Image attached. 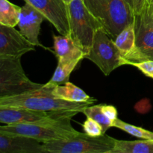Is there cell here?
<instances>
[{"mask_svg": "<svg viewBox=\"0 0 153 153\" xmlns=\"http://www.w3.org/2000/svg\"><path fill=\"white\" fill-rule=\"evenodd\" d=\"M77 113L56 114L41 120L0 126V133L30 137L41 143L64 141L79 135L71 125L72 117Z\"/></svg>", "mask_w": 153, "mask_h": 153, "instance_id": "6da1fadb", "label": "cell"}, {"mask_svg": "<svg viewBox=\"0 0 153 153\" xmlns=\"http://www.w3.org/2000/svg\"><path fill=\"white\" fill-rule=\"evenodd\" d=\"M55 85L46 83L37 89L25 91L19 94L0 96V106L19 108L37 111L79 112L95 102H72L58 98L52 94Z\"/></svg>", "mask_w": 153, "mask_h": 153, "instance_id": "7a4b0ae2", "label": "cell"}, {"mask_svg": "<svg viewBox=\"0 0 153 153\" xmlns=\"http://www.w3.org/2000/svg\"><path fill=\"white\" fill-rule=\"evenodd\" d=\"M85 5L113 40L134 23V11L124 0H84Z\"/></svg>", "mask_w": 153, "mask_h": 153, "instance_id": "3957f363", "label": "cell"}, {"mask_svg": "<svg viewBox=\"0 0 153 153\" xmlns=\"http://www.w3.org/2000/svg\"><path fill=\"white\" fill-rule=\"evenodd\" d=\"M70 37L85 52H89L94 35L102 25L85 5L84 0H71L68 3Z\"/></svg>", "mask_w": 153, "mask_h": 153, "instance_id": "277c9868", "label": "cell"}, {"mask_svg": "<svg viewBox=\"0 0 153 153\" xmlns=\"http://www.w3.org/2000/svg\"><path fill=\"white\" fill-rule=\"evenodd\" d=\"M85 58L94 62L105 76H109L117 68L127 64V60L102 27L96 31L92 46Z\"/></svg>", "mask_w": 153, "mask_h": 153, "instance_id": "5b68a950", "label": "cell"}, {"mask_svg": "<svg viewBox=\"0 0 153 153\" xmlns=\"http://www.w3.org/2000/svg\"><path fill=\"white\" fill-rule=\"evenodd\" d=\"M116 139L108 134L91 137L86 133L64 140L43 143L46 153H111Z\"/></svg>", "mask_w": 153, "mask_h": 153, "instance_id": "8992f818", "label": "cell"}, {"mask_svg": "<svg viewBox=\"0 0 153 153\" xmlns=\"http://www.w3.org/2000/svg\"><path fill=\"white\" fill-rule=\"evenodd\" d=\"M41 86L26 76L21 57H0V96L19 94Z\"/></svg>", "mask_w": 153, "mask_h": 153, "instance_id": "52a82bcc", "label": "cell"}, {"mask_svg": "<svg viewBox=\"0 0 153 153\" xmlns=\"http://www.w3.org/2000/svg\"><path fill=\"white\" fill-rule=\"evenodd\" d=\"M135 43L133 50L125 57L127 61L140 62L153 59V19L145 5L139 13H134Z\"/></svg>", "mask_w": 153, "mask_h": 153, "instance_id": "ba28073f", "label": "cell"}, {"mask_svg": "<svg viewBox=\"0 0 153 153\" xmlns=\"http://www.w3.org/2000/svg\"><path fill=\"white\" fill-rule=\"evenodd\" d=\"M38 10L58 33L70 36L68 4L64 0H23Z\"/></svg>", "mask_w": 153, "mask_h": 153, "instance_id": "9c48e42d", "label": "cell"}, {"mask_svg": "<svg viewBox=\"0 0 153 153\" xmlns=\"http://www.w3.org/2000/svg\"><path fill=\"white\" fill-rule=\"evenodd\" d=\"M35 50L20 31L14 27L0 24V57H22Z\"/></svg>", "mask_w": 153, "mask_h": 153, "instance_id": "30bf717a", "label": "cell"}, {"mask_svg": "<svg viewBox=\"0 0 153 153\" xmlns=\"http://www.w3.org/2000/svg\"><path fill=\"white\" fill-rule=\"evenodd\" d=\"M45 19V16L31 4L25 3L22 7H21L17 25L21 34L33 46L47 49V48L43 46L40 43L38 37L41 28V24Z\"/></svg>", "mask_w": 153, "mask_h": 153, "instance_id": "8fae6325", "label": "cell"}, {"mask_svg": "<svg viewBox=\"0 0 153 153\" xmlns=\"http://www.w3.org/2000/svg\"><path fill=\"white\" fill-rule=\"evenodd\" d=\"M0 153H46L43 143L30 137L0 133Z\"/></svg>", "mask_w": 153, "mask_h": 153, "instance_id": "7c38bea8", "label": "cell"}, {"mask_svg": "<svg viewBox=\"0 0 153 153\" xmlns=\"http://www.w3.org/2000/svg\"><path fill=\"white\" fill-rule=\"evenodd\" d=\"M70 113H55V112L37 111L19 108L0 106V123L4 125L19 123L32 122L46 119L56 114Z\"/></svg>", "mask_w": 153, "mask_h": 153, "instance_id": "4fadbf2b", "label": "cell"}, {"mask_svg": "<svg viewBox=\"0 0 153 153\" xmlns=\"http://www.w3.org/2000/svg\"><path fill=\"white\" fill-rule=\"evenodd\" d=\"M53 52L58 58V63L66 64L85 58V52L75 43L70 36L53 34Z\"/></svg>", "mask_w": 153, "mask_h": 153, "instance_id": "5bb4252c", "label": "cell"}, {"mask_svg": "<svg viewBox=\"0 0 153 153\" xmlns=\"http://www.w3.org/2000/svg\"><path fill=\"white\" fill-rule=\"evenodd\" d=\"M52 94L58 98L72 102H96L97 100L88 96L85 91L74 84L67 82L64 85H55Z\"/></svg>", "mask_w": 153, "mask_h": 153, "instance_id": "9a60e30c", "label": "cell"}, {"mask_svg": "<svg viewBox=\"0 0 153 153\" xmlns=\"http://www.w3.org/2000/svg\"><path fill=\"white\" fill-rule=\"evenodd\" d=\"M111 153H153V139L142 140H116Z\"/></svg>", "mask_w": 153, "mask_h": 153, "instance_id": "2e32d148", "label": "cell"}, {"mask_svg": "<svg viewBox=\"0 0 153 153\" xmlns=\"http://www.w3.org/2000/svg\"><path fill=\"white\" fill-rule=\"evenodd\" d=\"M115 45L123 56L125 58L133 50L135 43L134 24L126 27L114 40Z\"/></svg>", "mask_w": 153, "mask_h": 153, "instance_id": "e0dca14e", "label": "cell"}, {"mask_svg": "<svg viewBox=\"0 0 153 153\" xmlns=\"http://www.w3.org/2000/svg\"><path fill=\"white\" fill-rule=\"evenodd\" d=\"M21 7L8 0H0V24L10 27L18 25Z\"/></svg>", "mask_w": 153, "mask_h": 153, "instance_id": "ac0fdd59", "label": "cell"}, {"mask_svg": "<svg viewBox=\"0 0 153 153\" xmlns=\"http://www.w3.org/2000/svg\"><path fill=\"white\" fill-rule=\"evenodd\" d=\"M80 61L81 60H76V61L66 63V64L58 63L56 70H55L52 79L49 80V83L58 85L65 84L66 82H69L70 74L74 70V69L76 68Z\"/></svg>", "mask_w": 153, "mask_h": 153, "instance_id": "d6986e66", "label": "cell"}, {"mask_svg": "<svg viewBox=\"0 0 153 153\" xmlns=\"http://www.w3.org/2000/svg\"><path fill=\"white\" fill-rule=\"evenodd\" d=\"M82 113L87 117H91L97 121V123L101 125L102 127V131L104 134L111 128L113 127L114 122L111 120L103 112L102 109V105H89L85 108L83 110Z\"/></svg>", "mask_w": 153, "mask_h": 153, "instance_id": "ffe728a7", "label": "cell"}, {"mask_svg": "<svg viewBox=\"0 0 153 153\" xmlns=\"http://www.w3.org/2000/svg\"><path fill=\"white\" fill-rule=\"evenodd\" d=\"M113 127L123 130L125 132L142 139H153V131H149L141 127L131 125L129 123L121 120L119 118L114 122Z\"/></svg>", "mask_w": 153, "mask_h": 153, "instance_id": "44dd1931", "label": "cell"}, {"mask_svg": "<svg viewBox=\"0 0 153 153\" xmlns=\"http://www.w3.org/2000/svg\"><path fill=\"white\" fill-rule=\"evenodd\" d=\"M82 128L85 133L91 137H100L104 134L101 125L91 117H87L82 124Z\"/></svg>", "mask_w": 153, "mask_h": 153, "instance_id": "7402d4cb", "label": "cell"}, {"mask_svg": "<svg viewBox=\"0 0 153 153\" xmlns=\"http://www.w3.org/2000/svg\"><path fill=\"white\" fill-rule=\"evenodd\" d=\"M126 65H131L137 67L145 76L153 79V59L147 60V61H140V62H131V61H127Z\"/></svg>", "mask_w": 153, "mask_h": 153, "instance_id": "603a6c76", "label": "cell"}, {"mask_svg": "<svg viewBox=\"0 0 153 153\" xmlns=\"http://www.w3.org/2000/svg\"><path fill=\"white\" fill-rule=\"evenodd\" d=\"M102 109L105 114L113 122H114L118 118L117 110L113 105H102Z\"/></svg>", "mask_w": 153, "mask_h": 153, "instance_id": "cb8c5ba5", "label": "cell"}, {"mask_svg": "<svg viewBox=\"0 0 153 153\" xmlns=\"http://www.w3.org/2000/svg\"><path fill=\"white\" fill-rule=\"evenodd\" d=\"M134 13H139L141 11L146 4V0H133Z\"/></svg>", "mask_w": 153, "mask_h": 153, "instance_id": "d4e9b609", "label": "cell"}, {"mask_svg": "<svg viewBox=\"0 0 153 153\" xmlns=\"http://www.w3.org/2000/svg\"><path fill=\"white\" fill-rule=\"evenodd\" d=\"M146 6H147L148 10H149V13H150L151 16H152L153 19V1L150 4H146Z\"/></svg>", "mask_w": 153, "mask_h": 153, "instance_id": "484cf974", "label": "cell"}, {"mask_svg": "<svg viewBox=\"0 0 153 153\" xmlns=\"http://www.w3.org/2000/svg\"><path fill=\"white\" fill-rule=\"evenodd\" d=\"M124 1H125L126 2L128 3V4H129L131 7H132L133 10H134V4H133V0H124Z\"/></svg>", "mask_w": 153, "mask_h": 153, "instance_id": "4316f807", "label": "cell"}, {"mask_svg": "<svg viewBox=\"0 0 153 153\" xmlns=\"http://www.w3.org/2000/svg\"><path fill=\"white\" fill-rule=\"evenodd\" d=\"M146 4H150L153 1V0H146Z\"/></svg>", "mask_w": 153, "mask_h": 153, "instance_id": "83f0119b", "label": "cell"}, {"mask_svg": "<svg viewBox=\"0 0 153 153\" xmlns=\"http://www.w3.org/2000/svg\"><path fill=\"white\" fill-rule=\"evenodd\" d=\"M64 1H65L66 2H67V3H68L69 1H71V0H64Z\"/></svg>", "mask_w": 153, "mask_h": 153, "instance_id": "f1b7e54d", "label": "cell"}]
</instances>
